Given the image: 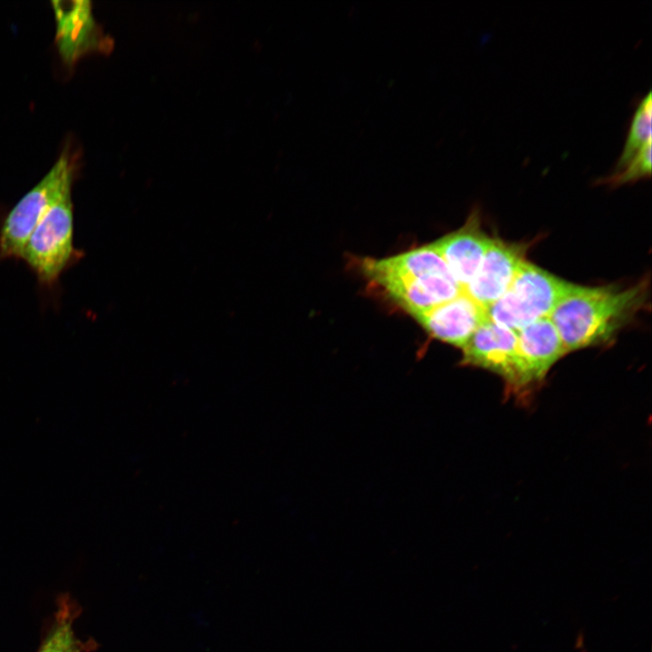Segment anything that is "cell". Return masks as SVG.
<instances>
[{"instance_id":"6da1fadb","label":"cell","mask_w":652,"mask_h":652,"mask_svg":"<svg viewBox=\"0 0 652 652\" xmlns=\"http://www.w3.org/2000/svg\"><path fill=\"white\" fill-rule=\"evenodd\" d=\"M645 300V283L628 288L576 284L549 316L567 352L609 341Z\"/></svg>"},{"instance_id":"7a4b0ae2","label":"cell","mask_w":652,"mask_h":652,"mask_svg":"<svg viewBox=\"0 0 652 652\" xmlns=\"http://www.w3.org/2000/svg\"><path fill=\"white\" fill-rule=\"evenodd\" d=\"M364 275L414 317L463 292L441 255L429 244L361 263Z\"/></svg>"},{"instance_id":"3957f363","label":"cell","mask_w":652,"mask_h":652,"mask_svg":"<svg viewBox=\"0 0 652 652\" xmlns=\"http://www.w3.org/2000/svg\"><path fill=\"white\" fill-rule=\"evenodd\" d=\"M575 286L525 260L509 289L486 309L487 318L517 332L549 317Z\"/></svg>"},{"instance_id":"277c9868","label":"cell","mask_w":652,"mask_h":652,"mask_svg":"<svg viewBox=\"0 0 652 652\" xmlns=\"http://www.w3.org/2000/svg\"><path fill=\"white\" fill-rule=\"evenodd\" d=\"M81 256L73 245V206L69 190L36 225L20 259L34 273L39 285L53 289L62 272Z\"/></svg>"},{"instance_id":"5b68a950","label":"cell","mask_w":652,"mask_h":652,"mask_svg":"<svg viewBox=\"0 0 652 652\" xmlns=\"http://www.w3.org/2000/svg\"><path fill=\"white\" fill-rule=\"evenodd\" d=\"M73 165L63 152L44 177L11 209L0 229V258L21 257L31 233L45 213L72 189Z\"/></svg>"},{"instance_id":"8992f818","label":"cell","mask_w":652,"mask_h":652,"mask_svg":"<svg viewBox=\"0 0 652 652\" xmlns=\"http://www.w3.org/2000/svg\"><path fill=\"white\" fill-rule=\"evenodd\" d=\"M461 364L478 367L500 376L509 393L519 397L520 365L517 332L488 318L462 349Z\"/></svg>"},{"instance_id":"52a82bcc","label":"cell","mask_w":652,"mask_h":652,"mask_svg":"<svg viewBox=\"0 0 652 652\" xmlns=\"http://www.w3.org/2000/svg\"><path fill=\"white\" fill-rule=\"evenodd\" d=\"M520 391L524 398L540 385L551 368L567 350L549 317L542 318L517 331Z\"/></svg>"},{"instance_id":"ba28073f","label":"cell","mask_w":652,"mask_h":652,"mask_svg":"<svg viewBox=\"0 0 652 652\" xmlns=\"http://www.w3.org/2000/svg\"><path fill=\"white\" fill-rule=\"evenodd\" d=\"M523 261V246L493 238L464 292L486 310L509 289Z\"/></svg>"},{"instance_id":"9c48e42d","label":"cell","mask_w":652,"mask_h":652,"mask_svg":"<svg viewBox=\"0 0 652 652\" xmlns=\"http://www.w3.org/2000/svg\"><path fill=\"white\" fill-rule=\"evenodd\" d=\"M433 338L460 348L465 346L487 319L486 310L465 292L414 316Z\"/></svg>"},{"instance_id":"30bf717a","label":"cell","mask_w":652,"mask_h":652,"mask_svg":"<svg viewBox=\"0 0 652 652\" xmlns=\"http://www.w3.org/2000/svg\"><path fill=\"white\" fill-rule=\"evenodd\" d=\"M492 239L481 229L478 214L475 210L461 228L430 245L441 255L464 292L475 276Z\"/></svg>"},{"instance_id":"8fae6325","label":"cell","mask_w":652,"mask_h":652,"mask_svg":"<svg viewBox=\"0 0 652 652\" xmlns=\"http://www.w3.org/2000/svg\"><path fill=\"white\" fill-rule=\"evenodd\" d=\"M56 43L67 63H72L96 42L95 22L90 1H53Z\"/></svg>"},{"instance_id":"7c38bea8","label":"cell","mask_w":652,"mask_h":652,"mask_svg":"<svg viewBox=\"0 0 652 652\" xmlns=\"http://www.w3.org/2000/svg\"><path fill=\"white\" fill-rule=\"evenodd\" d=\"M651 120L652 100L651 92L648 91L639 101L633 114L624 147L615 165L617 171L623 168L648 141H651Z\"/></svg>"},{"instance_id":"4fadbf2b","label":"cell","mask_w":652,"mask_h":652,"mask_svg":"<svg viewBox=\"0 0 652 652\" xmlns=\"http://www.w3.org/2000/svg\"><path fill=\"white\" fill-rule=\"evenodd\" d=\"M651 153V141H648L623 168L609 176L600 177L597 182L618 187L650 177Z\"/></svg>"},{"instance_id":"5bb4252c","label":"cell","mask_w":652,"mask_h":652,"mask_svg":"<svg viewBox=\"0 0 652 652\" xmlns=\"http://www.w3.org/2000/svg\"><path fill=\"white\" fill-rule=\"evenodd\" d=\"M71 617L62 615L39 652H80Z\"/></svg>"}]
</instances>
